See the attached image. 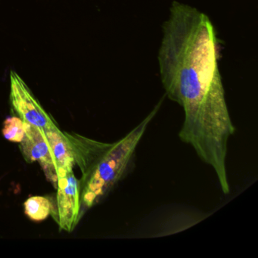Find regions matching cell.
I'll return each instance as SVG.
<instances>
[{"mask_svg":"<svg viewBox=\"0 0 258 258\" xmlns=\"http://www.w3.org/2000/svg\"><path fill=\"white\" fill-rule=\"evenodd\" d=\"M162 31L160 76L167 97L183 109L179 139L214 170L223 194H229L226 158L235 126L219 69L215 28L198 9L173 1Z\"/></svg>","mask_w":258,"mask_h":258,"instance_id":"obj_1","label":"cell"},{"mask_svg":"<svg viewBox=\"0 0 258 258\" xmlns=\"http://www.w3.org/2000/svg\"><path fill=\"white\" fill-rule=\"evenodd\" d=\"M162 101L131 132L114 143H102L75 133H64L70 141L75 164L82 173L79 179L82 214L99 203L125 177Z\"/></svg>","mask_w":258,"mask_h":258,"instance_id":"obj_2","label":"cell"},{"mask_svg":"<svg viewBox=\"0 0 258 258\" xmlns=\"http://www.w3.org/2000/svg\"><path fill=\"white\" fill-rule=\"evenodd\" d=\"M55 205L52 204L50 215L59 226L60 230L71 232L82 217L79 179L73 170L58 179Z\"/></svg>","mask_w":258,"mask_h":258,"instance_id":"obj_3","label":"cell"},{"mask_svg":"<svg viewBox=\"0 0 258 258\" xmlns=\"http://www.w3.org/2000/svg\"><path fill=\"white\" fill-rule=\"evenodd\" d=\"M10 84L12 105L24 122L44 131L57 126L50 114L43 109L27 84L15 72L10 74Z\"/></svg>","mask_w":258,"mask_h":258,"instance_id":"obj_4","label":"cell"},{"mask_svg":"<svg viewBox=\"0 0 258 258\" xmlns=\"http://www.w3.org/2000/svg\"><path fill=\"white\" fill-rule=\"evenodd\" d=\"M20 149L27 162H39L47 179L56 188L58 174L46 131L25 122V137Z\"/></svg>","mask_w":258,"mask_h":258,"instance_id":"obj_5","label":"cell"},{"mask_svg":"<svg viewBox=\"0 0 258 258\" xmlns=\"http://www.w3.org/2000/svg\"><path fill=\"white\" fill-rule=\"evenodd\" d=\"M45 131L50 144L57 174L59 179L73 170L75 167V161L72 146L64 133L61 132L58 126H54Z\"/></svg>","mask_w":258,"mask_h":258,"instance_id":"obj_6","label":"cell"},{"mask_svg":"<svg viewBox=\"0 0 258 258\" xmlns=\"http://www.w3.org/2000/svg\"><path fill=\"white\" fill-rule=\"evenodd\" d=\"M25 213L33 221L44 220L50 215L52 202L43 196H33L24 204Z\"/></svg>","mask_w":258,"mask_h":258,"instance_id":"obj_7","label":"cell"},{"mask_svg":"<svg viewBox=\"0 0 258 258\" xmlns=\"http://www.w3.org/2000/svg\"><path fill=\"white\" fill-rule=\"evenodd\" d=\"M3 134L10 142L20 143L25 137V122L19 117H8L4 121Z\"/></svg>","mask_w":258,"mask_h":258,"instance_id":"obj_8","label":"cell"}]
</instances>
